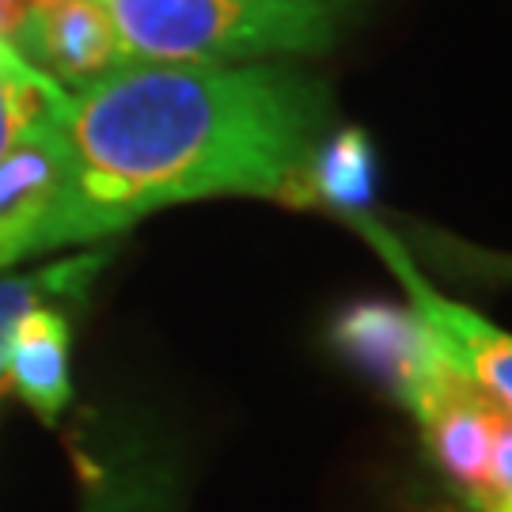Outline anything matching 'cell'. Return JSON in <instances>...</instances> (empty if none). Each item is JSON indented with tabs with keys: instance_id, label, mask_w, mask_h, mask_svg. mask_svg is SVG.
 <instances>
[{
	"instance_id": "cell-2",
	"label": "cell",
	"mask_w": 512,
	"mask_h": 512,
	"mask_svg": "<svg viewBox=\"0 0 512 512\" xmlns=\"http://www.w3.org/2000/svg\"><path fill=\"white\" fill-rule=\"evenodd\" d=\"M126 61L243 65L323 54L361 0H99Z\"/></svg>"
},
{
	"instance_id": "cell-4",
	"label": "cell",
	"mask_w": 512,
	"mask_h": 512,
	"mask_svg": "<svg viewBox=\"0 0 512 512\" xmlns=\"http://www.w3.org/2000/svg\"><path fill=\"white\" fill-rule=\"evenodd\" d=\"M330 342L342 357L391 387V395L406 410H414L421 395L448 368V357L437 346V334L429 330V323L414 308H399L387 300L349 304L334 319Z\"/></svg>"
},
{
	"instance_id": "cell-7",
	"label": "cell",
	"mask_w": 512,
	"mask_h": 512,
	"mask_svg": "<svg viewBox=\"0 0 512 512\" xmlns=\"http://www.w3.org/2000/svg\"><path fill=\"white\" fill-rule=\"evenodd\" d=\"M69 349L73 323L65 308H35L23 315L8 353V387L35 410L46 425H54L73 399L69 384Z\"/></svg>"
},
{
	"instance_id": "cell-15",
	"label": "cell",
	"mask_w": 512,
	"mask_h": 512,
	"mask_svg": "<svg viewBox=\"0 0 512 512\" xmlns=\"http://www.w3.org/2000/svg\"><path fill=\"white\" fill-rule=\"evenodd\" d=\"M31 4V12H42V8H54V4H61V0H27Z\"/></svg>"
},
{
	"instance_id": "cell-8",
	"label": "cell",
	"mask_w": 512,
	"mask_h": 512,
	"mask_svg": "<svg viewBox=\"0 0 512 512\" xmlns=\"http://www.w3.org/2000/svg\"><path fill=\"white\" fill-rule=\"evenodd\" d=\"M107 262L110 251H88V255H73L54 262V266H42L35 274L0 277V395L8 391V353H12V338H16L23 315H31L35 308L80 304Z\"/></svg>"
},
{
	"instance_id": "cell-1",
	"label": "cell",
	"mask_w": 512,
	"mask_h": 512,
	"mask_svg": "<svg viewBox=\"0 0 512 512\" xmlns=\"http://www.w3.org/2000/svg\"><path fill=\"white\" fill-rule=\"evenodd\" d=\"M330 118L327 84L293 65L126 61L65 99L69 179L38 251L220 194L304 205Z\"/></svg>"
},
{
	"instance_id": "cell-14",
	"label": "cell",
	"mask_w": 512,
	"mask_h": 512,
	"mask_svg": "<svg viewBox=\"0 0 512 512\" xmlns=\"http://www.w3.org/2000/svg\"><path fill=\"white\" fill-rule=\"evenodd\" d=\"M475 512H512V497H501V501H494V505H482V509Z\"/></svg>"
},
{
	"instance_id": "cell-3",
	"label": "cell",
	"mask_w": 512,
	"mask_h": 512,
	"mask_svg": "<svg viewBox=\"0 0 512 512\" xmlns=\"http://www.w3.org/2000/svg\"><path fill=\"white\" fill-rule=\"evenodd\" d=\"M361 236L380 251L391 274L403 281V289L410 293V304L421 319L429 323V330L437 334V346L444 349V357L471 380L475 387H482L494 403H501L512 414V334L509 330L494 327L490 319H482L475 308L448 300L444 293H437L425 274L414 266V258L406 255V247L387 232L384 224H376L365 213L346 217Z\"/></svg>"
},
{
	"instance_id": "cell-10",
	"label": "cell",
	"mask_w": 512,
	"mask_h": 512,
	"mask_svg": "<svg viewBox=\"0 0 512 512\" xmlns=\"http://www.w3.org/2000/svg\"><path fill=\"white\" fill-rule=\"evenodd\" d=\"M65 92L46 73H38L12 42H0V156L27 133L42 110Z\"/></svg>"
},
{
	"instance_id": "cell-11",
	"label": "cell",
	"mask_w": 512,
	"mask_h": 512,
	"mask_svg": "<svg viewBox=\"0 0 512 512\" xmlns=\"http://www.w3.org/2000/svg\"><path fill=\"white\" fill-rule=\"evenodd\" d=\"M84 512H167V486L152 463H118L95 471Z\"/></svg>"
},
{
	"instance_id": "cell-6",
	"label": "cell",
	"mask_w": 512,
	"mask_h": 512,
	"mask_svg": "<svg viewBox=\"0 0 512 512\" xmlns=\"http://www.w3.org/2000/svg\"><path fill=\"white\" fill-rule=\"evenodd\" d=\"M16 50L65 92H80L126 65L118 31L99 0H61L31 12Z\"/></svg>"
},
{
	"instance_id": "cell-5",
	"label": "cell",
	"mask_w": 512,
	"mask_h": 512,
	"mask_svg": "<svg viewBox=\"0 0 512 512\" xmlns=\"http://www.w3.org/2000/svg\"><path fill=\"white\" fill-rule=\"evenodd\" d=\"M65 99L61 92L27 126V133L0 156V270L19 258L38 255V239L69 179L65 141Z\"/></svg>"
},
{
	"instance_id": "cell-9",
	"label": "cell",
	"mask_w": 512,
	"mask_h": 512,
	"mask_svg": "<svg viewBox=\"0 0 512 512\" xmlns=\"http://www.w3.org/2000/svg\"><path fill=\"white\" fill-rule=\"evenodd\" d=\"M376 198V148L361 126L327 133L304 171V205H330L338 213H365Z\"/></svg>"
},
{
	"instance_id": "cell-12",
	"label": "cell",
	"mask_w": 512,
	"mask_h": 512,
	"mask_svg": "<svg viewBox=\"0 0 512 512\" xmlns=\"http://www.w3.org/2000/svg\"><path fill=\"white\" fill-rule=\"evenodd\" d=\"M512 497V414L501 410L494 433V456H490V505Z\"/></svg>"
},
{
	"instance_id": "cell-13",
	"label": "cell",
	"mask_w": 512,
	"mask_h": 512,
	"mask_svg": "<svg viewBox=\"0 0 512 512\" xmlns=\"http://www.w3.org/2000/svg\"><path fill=\"white\" fill-rule=\"evenodd\" d=\"M27 16H31V4L27 0H0V42H12L16 46Z\"/></svg>"
}]
</instances>
